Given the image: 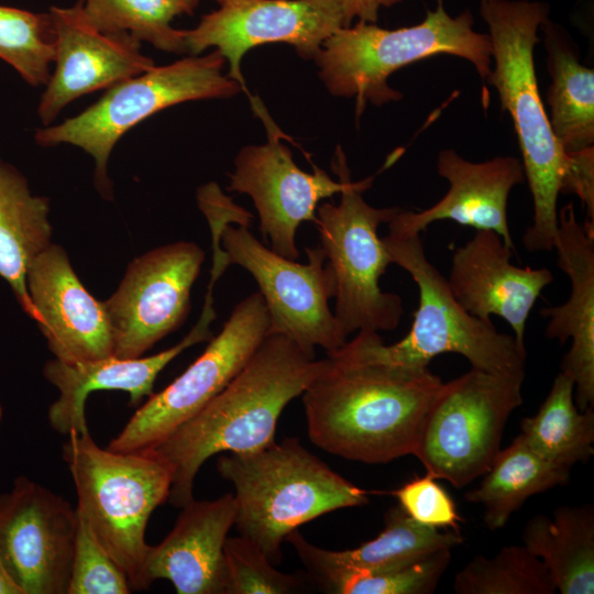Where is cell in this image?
I'll use <instances>...</instances> for the list:
<instances>
[{"label": "cell", "instance_id": "2", "mask_svg": "<svg viewBox=\"0 0 594 594\" xmlns=\"http://www.w3.org/2000/svg\"><path fill=\"white\" fill-rule=\"evenodd\" d=\"M324 365L326 359L268 333L221 392L151 449L172 470L168 502L182 508L194 499L196 475L212 455L253 452L274 442L284 408Z\"/></svg>", "mask_w": 594, "mask_h": 594}, {"label": "cell", "instance_id": "23", "mask_svg": "<svg viewBox=\"0 0 594 594\" xmlns=\"http://www.w3.org/2000/svg\"><path fill=\"white\" fill-rule=\"evenodd\" d=\"M237 504L228 493L182 507L170 532L152 546L143 571V590L169 581L178 594H228L223 547L234 526Z\"/></svg>", "mask_w": 594, "mask_h": 594}, {"label": "cell", "instance_id": "8", "mask_svg": "<svg viewBox=\"0 0 594 594\" xmlns=\"http://www.w3.org/2000/svg\"><path fill=\"white\" fill-rule=\"evenodd\" d=\"M226 59L215 50L191 55L122 80L79 114L56 125L41 128L35 141L41 146L72 144L87 152L96 163V184L110 193L107 175L109 156L117 142L133 127L170 106L201 99L230 98L242 87L222 69Z\"/></svg>", "mask_w": 594, "mask_h": 594}, {"label": "cell", "instance_id": "26", "mask_svg": "<svg viewBox=\"0 0 594 594\" xmlns=\"http://www.w3.org/2000/svg\"><path fill=\"white\" fill-rule=\"evenodd\" d=\"M522 544L547 568L561 594L594 593V508L560 506L551 516L535 515Z\"/></svg>", "mask_w": 594, "mask_h": 594}, {"label": "cell", "instance_id": "40", "mask_svg": "<svg viewBox=\"0 0 594 594\" xmlns=\"http://www.w3.org/2000/svg\"><path fill=\"white\" fill-rule=\"evenodd\" d=\"M2 417H3V408H2V405L0 403V424L2 421Z\"/></svg>", "mask_w": 594, "mask_h": 594}, {"label": "cell", "instance_id": "6", "mask_svg": "<svg viewBox=\"0 0 594 594\" xmlns=\"http://www.w3.org/2000/svg\"><path fill=\"white\" fill-rule=\"evenodd\" d=\"M440 54L469 61L484 81L488 79L492 70L488 34L473 30L469 10L449 15L442 0L413 26L388 30L375 23L358 22L342 28L324 41L315 62L329 92L355 98L356 117H360L366 103L381 106L403 98L400 91L388 85L394 72Z\"/></svg>", "mask_w": 594, "mask_h": 594}, {"label": "cell", "instance_id": "22", "mask_svg": "<svg viewBox=\"0 0 594 594\" xmlns=\"http://www.w3.org/2000/svg\"><path fill=\"white\" fill-rule=\"evenodd\" d=\"M553 250L557 264L570 280L569 298L559 306L546 307L540 315L548 319L546 336L561 344L571 340L561 371L574 382L580 410L594 405V233L575 215L573 204L558 212Z\"/></svg>", "mask_w": 594, "mask_h": 594}, {"label": "cell", "instance_id": "13", "mask_svg": "<svg viewBox=\"0 0 594 594\" xmlns=\"http://www.w3.org/2000/svg\"><path fill=\"white\" fill-rule=\"evenodd\" d=\"M252 105L266 125L267 142L241 148L234 160V170L229 174L228 189L251 197L258 215L260 231L271 249L297 260L300 255L296 244L299 226L316 221L320 202L340 194L352 180L350 170L340 147L332 164L339 180H333L314 164L312 173L300 169L290 150L282 143V132L262 102L252 98Z\"/></svg>", "mask_w": 594, "mask_h": 594}, {"label": "cell", "instance_id": "15", "mask_svg": "<svg viewBox=\"0 0 594 594\" xmlns=\"http://www.w3.org/2000/svg\"><path fill=\"white\" fill-rule=\"evenodd\" d=\"M345 28L334 0H227L185 30L187 53L216 47L229 64L228 77L246 90L241 72L245 53L265 43H286L315 59L327 38Z\"/></svg>", "mask_w": 594, "mask_h": 594}, {"label": "cell", "instance_id": "5", "mask_svg": "<svg viewBox=\"0 0 594 594\" xmlns=\"http://www.w3.org/2000/svg\"><path fill=\"white\" fill-rule=\"evenodd\" d=\"M217 469L234 487L240 536L275 565L290 532L327 513L365 505L372 493L334 472L298 438L253 452L227 453L218 459Z\"/></svg>", "mask_w": 594, "mask_h": 594}, {"label": "cell", "instance_id": "25", "mask_svg": "<svg viewBox=\"0 0 594 594\" xmlns=\"http://www.w3.org/2000/svg\"><path fill=\"white\" fill-rule=\"evenodd\" d=\"M50 201L32 195L26 179L0 160V276L35 322L37 314L26 286L33 258L51 244Z\"/></svg>", "mask_w": 594, "mask_h": 594}, {"label": "cell", "instance_id": "16", "mask_svg": "<svg viewBox=\"0 0 594 594\" xmlns=\"http://www.w3.org/2000/svg\"><path fill=\"white\" fill-rule=\"evenodd\" d=\"M78 515L25 475L0 493V554L23 594H67Z\"/></svg>", "mask_w": 594, "mask_h": 594}, {"label": "cell", "instance_id": "21", "mask_svg": "<svg viewBox=\"0 0 594 594\" xmlns=\"http://www.w3.org/2000/svg\"><path fill=\"white\" fill-rule=\"evenodd\" d=\"M437 170L449 183L447 194L421 211L402 209L387 223L388 230L420 234L432 222L451 220L475 230L494 231L514 249L507 201L512 189L525 179L522 163L514 156L474 163L447 148L438 155Z\"/></svg>", "mask_w": 594, "mask_h": 594}, {"label": "cell", "instance_id": "14", "mask_svg": "<svg viewBox=\"0 0 594 594\" xmlns=\"http://www.w3.org/2000/svg\"><path fill=\"white\" fill-rule=\"evenodd\" d=\"M204 260L199 245L179 241L158 246L129 265L118 289L103 301L113 356L139 358L182 326Z\"/></svg>", "mask_w": 594, "mask_h": 594}, {"label": "cell", "instance_id": "4", "mask_svg": "<svg viewBox=\"0 0 594 594\" xmlns=\"http://www.w3.org/2000/svg\"><path fill=\"white\" fill-rule=\"evenodd\" d=\"M394 264L404 268L418 287L419 304L408 333L385 344L378 332L356 336L327 354L398 366H426L437 355L455 353L473 369L497 373H525L526 346L499 332L492 321L468 312L454 298L447 278L428 260L420 234L388 230L382 238Z\"/></svg>", "mask_w": 594, "mask_h": 594}, {"label": "cell", "instance_id": "11", "mask_svg": "<svg viewBox=\"0 0 594 594\" xmlns=\"http://www.w3.org/2000/svg\"><path fill=\"white\" fill-rule=\"evenodd\" d=\"M227 223L220 242L230 264L246 270L255 279L268 315V333L284 336L307 352L326 353L346 342L330 309L336 279L320 246L306 248L307 263L268 249L249 226Z\"/></svg>", "mask_w": 594, "mask_h": 594}, {"label": "cell", "instance_id": "9", "mask_svg": "<svg viewBox=\"0 0 594 594\" xmlns=\"http://www.w3.org/2000/svg\"><path fill=\"white\" fill-rule=\"evenodd\" d=\"M373 179L351 180L340 193L339 204L323 202L316 211L319 246L336 279L333 315L346 339L359 331L394 330L404 314L402 298L380 286L393 261L378 235L380 226L402 208L369 205L362 194Z\"/></svg>", "mask_w": 594, "mask_h": 594}, {"label": "cell", "instance_id": "18", "mask_svg": "<svg viewBox=\"0 0 594 594\" xmlns=\"http://www.w3.org/2000/svg\"><path fill=\"white\" fill-rule=\"evenodd\" d=\"M26 286L36 323L55 359L78 363L113 355L103 302L87 292L59 245L50 244L33 258Z\"/></svg>", "mask_w": 594, "mask_h": 594}, {"label": "cell", "instance_id": "3", "mask_svg": "<svg viewBox=\"0 0 594 594\" xmlns=\"http://www.w3.org/2000/svg\"><path fill=\"white\" fill-rule=\"evenodd\" d=\"M494 69L488 81L510 114L532 196L534 219L522 235L529 252H551L558 231L557 202L569 155L556 140L535 72L534 48L549 4L528 0H481Z\"/></svg>", "mask_w": 594, "mask_h": 594}, {"label": "cell", "instance_id": "39", "mask_svg": "<svg viewBox=\"0 0 594 594\" xmlns=\"http://www.w3.org/2000/svg\"><path fill=\"white\" fill-rule=\"evenodd\" d=\"M0 594H23L22 590L14 582L8 572L0 554Z\"/></svg>", "mask_w": 594, "mask_h": 594}, {"label": "cell", "instance_id": "27", "mask_svg": "<svg viewBox=\"0 0 594 594\" xmlns=\"http://www.w3.org/2000/svg\"><path fill=\"white\" fill-rule=\"evenodd\" d=\"M570 472L537 454L518 435L497 452L480 485L464 498L483 507V521L495 531L504 528L529 497L565 485Z\"/></svg>", "mask_w": 594, "mask_h": 594}, {"label": "cell", "instance_id": "7", "mask_svg": "<svg viewBox=\"0 0 594 594\" xmlns=\"http://www.w3.org/2000/svg\"><path fill=\"white\" fill-rule=\"evenodd\" d=\"M84 515L101 546L125 573L131 590H143L152 546L145 540L152 513L168 501L172 470L153 450L118 452L101 448L89 430L63 443Z\"/></svg>", "mask_w": 594, "mask_h": 594}, {"label": "cell", "instance_id": "37", "mask_svg": "<svg viewBox=\"0 0 594 594\" xmlns=\"http://www.w3.org/2000/svg\"><path fill=\"white\" fill-rule=\"evenodd\" d=\"M568 155L569 164L560 193L574 194L580 198L586 208L583 224L587 231L594 233V147Z\"/></svg>", "mask_w": 594, "mask_h": 594}, {"label": "cell", "instance_id": "17", "mask_svg": "<svg viewBox=\"0 0 594 594\" xmlns=\"http://www.w3.org/2000/svg\"><path fill=\"white\" fill-rule=\"evenodd\" d=\"M55 33L54 69L37 107L47 127L72 101L108 89L155 66L141 52V42L129 34L99 31L87 18L81 2L50 10Z\"/></svg>", "mask_w": 594, "mask_h": 594}, {"label": "cell", "instance_id": "41", "mask_svg": "<svg viewBox=\"0 0 594 594\" xmlns=\"http://www.w3.org/2000/svg\"><path fill=\"white\" fill-rule=\"evenodd\" d=\"M213 1L218 2L219 4H221V3H223V2L227 1V0H213Z\"/></svg>", "mask_w": 594, "mask_h": 594}, {"label": "cell", "instance_id": "30", "mask_svg": "<svg viewBox=\"0 0 594 594\" xmlns=\"http://www.w3.org/2000/svg\"><path fill=\"white\" fill-rule=\"evenodd\" d=\"M89 21L108 34H129L155 48L187 53L185 30L172 22L193 14L199 0H79Z\"/></svg>", "mask_w": 594, "mask_h": 594}, {"label": "cell", "instance_id": "12", "mask_svg": "<svg viewBox=\"0 0 594 594\" xmlns=\"http://www.w3.org/2000/svg\"><path fill=\"white\" fill-rule=\"evenodd\" d=\"M267 334V309L255 292L234 307L219 334L178 377L136 409L107 448L118 452L155 448L227 386Z\"/></svg>", "mask_w": 594, "mask_h": 594}, {"label": "cell", "instance_id": "38", "mask_svg": "<svg viewBox=\"0 0 594 594\" xmlns=\"http://www.w3.org/2000/svg\"><path fill=\"white\" fill-rule=\"evenodd\" d=\"M340 7L345 28L351 26L354 19L359 22L376 23L382 8H388L402 0H334Z\"/></svg>", "mask_w": 594, "mask_h": 594}, {"label": "cell", "instance_id": "33", "mask_svg": "<svg viewBox=\"0 0 594 594\" xmlns=\"http://www.w3.org/2000/svg\"><path fill=\"white\" fill-rule=\"evenodd\" d=\"M54 54L55 33L50 12L0 4V59L36 87L47 84Z\"/></svg>", "mask_w": 594, "mask_h": 594}, {"label": "cell", "instance_id": "10", "mask_svg": "<svg viewBox=\"0 0 594 594\" xmlns=\"http://www.w3.org/2000/svg\"><path fill=\"white\" fill-rule=\"evenodd\" d=\"M525 373L471 369L444 383L414 455L426 473L462 488L482 476L501 450L505 425L522 404Z\"/></svg>", "mask_w": 594, "mask_h": 594}, {"label": "cell", "instance_id": "34", "mask_svg": "<svg viewBox=\"0 0 594 594\" xmlns=\"http://www.w3.org/2000/svg\"><path fill=\"white\" fill-rule=\"evenodd\" d=\"M228 594H289L302 587L297 575L283 573L245 537H228L224 547Z\"/></svg>", "mask_w": 594, "mask_h": 594}, {"label": "cell", "instance_id": "28", "mask_svg": "<svg viewBox=\"0 0 594 594\" xmlns=\"http://www.w3.org/2000/svg\"><path fill=\"white\" fill-rule=\"evenodd\" d=\"M540 29L552 78L547 95L550 127L565 154L580 153L594 144V70L579 62L562 31L549 18Z\"/></svg>", "mask_w": 594, "mask_h": 594}, {"label": "cell", "instance_id": "35", "mask_svg": "<svg viewBox=\"0 0 594 594\" xmlns=\"http://www.w3.org/2000/svg\"><path fill=\"white\" fill-rule=\"evenodd\" d=\"M77 515V532L67 594L131 593L123 570L98 541L78 508Z\"/></svg>", "mask_w": 594, "mask_h": 594}, {"label": "cell", "instance_id": "31", "mask_svg": "<svg viewBox=\"0 0 594 594\" xmlns=\"http://www.w3.org/2000/svg\"><path fill=\"white\" fill-rule=\"evenodd\" d=\"M452 549L435 551L409 564L382 571L308 568L309 579L333 594H430L451 561Z\"/></svg>", "mask_w": 594, "mask_h": 594}, {"label": "cell", "instance_id": "20", "mask_svg": "<svg viewBox=\"0 0 594 594\" xmlns=\"http://www.w3.org/2000/svg\"><path fill=\"white\" fill-rule=\"evenodd\" d=\"M201 316L190 332L174 346L146 358L105 359L65 363L57 359L46 362L44 376L59 392L47 414L50 426L61 435L88 430L86 399L95 391H122L129 394V405L139 406L153 394L154 383L164 367L187 348L212 339L210 324L216 318L212 292L208 290Z\"/></svg>", "mask_w": 594, "mask_h": 594}, {"label": "cell", "instance_id": "32", "mask_svg": "<svg viewBox=\"0 0 594 594\" xmlns=\"http://www.w3.org/2000/svg\"><path fill=\"white\" fill-rule=\"evenodd\" d=\"M457 594H553L542 561L524 544L504 546L492 558L475 556L453 581Z\"/></svg>", "mask_w": 594, "mask_h": 594}, {"label": "cell", "instance_id": "36", "mask_svg": "<svg viewBox=\"0 0 594 594\" xmlns=\"http://www.w3.org/2000/svg\"><path fill=\"white\" fill-rule=\"evenodd\" d=\"M402 509L420 525L460 531L464 519L448 491L438 483V479L426 473L415 476L397 490L391 492Z\"/></svg>", "mask_w": 594, "mask_h": 594}, {"label": "cell", "instance_id": "1", "mask_svg": "<svg viewBox=\"0 0 594 594\" xmlns=\"http://www.w3.org/2000/svg\"><path fill=\"white\" fill-rule=\"evenodd\" d=\"M444 382L426 366L327 354L300 395L310 441L337 457L385 464L414 455Z\"/></svg>", "mask_w": 594, "mask_h": 594}, {"label": "cell", "instance_id": "19", "mask_svg": "<svg viewBox=\"0 0 594 594\" xmlns=\"http://www.w3.org/2000/svg\"><path fill=\"white\" fill-rule=\"evenodd\" d=\"M513 251L496 232L476 230L454 250L447 282L468 312L485 321H492V316L504 319L525 345L530 311L553 275L546 267L513 264Z\"/></svg>", "mask_w": 594, "mask_h": 594}, {"label": "cell", "instance_id": "29", "mask_svg": "<svg viewBox=\"0 0 594 594\" xmlns=\"http://www.w3.org/2000/svg\"><path fill=\"white\" fill-rule=\"evenodd\" d=\"M519 436L543 459L572 469L594 454V410L574 403V382L561 371L536 415L521 420Z\"/></svg>", "mask_w": 594, "mask_h": 594}, {"label": "cell", "instance_id": "24", "mask_svg": "<svg viewBox=\"0 0 594 594\" xmlns=\"http://www.w3.org/2000/svg\"><path fill=\"white\" fill-rule=\"evenodd\" d=\"M286 541L306 569L382 571L409 564L441 549H453L463 542V537L460 531L420 525L397 505L386 512L382 531L353 549L334 551L320 548L309 542L298 529L290 532Z\"/></svg>", "mask_w": 594, "mask_h": 594}]
</instances>
